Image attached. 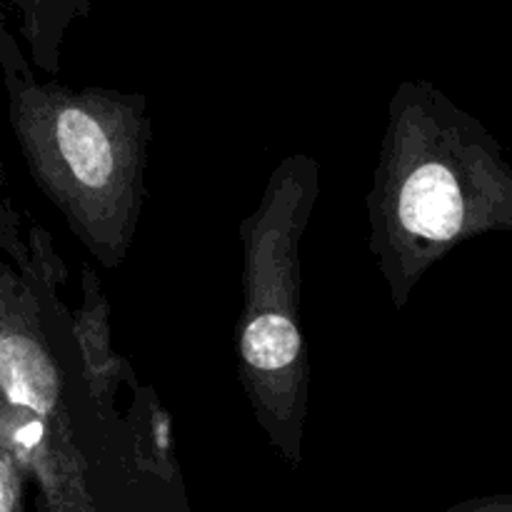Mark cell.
I'll return each instance as SVG.
<instances>
[{
    "mask_svg": "<svg viewBox=\"0 0 512 512\" xmlns=\"http://www.w3.org/2000/svg\"><path fill=\"white\" fill-rule=\"evenodd\" d=\"M0 250H3L5 255H10L15 268L23 270L30 265V250L28 243L20 238L18 220H15V215L10 213L3 203H0Z\"/></svg>",
    "mask_w": 512,
    "mask_h": 512,
    "instance_id": "8992f818",
    "label": "cell"
},
{
    "mask_svg": "<svg viewBox=\"0 0 512 512\" xmlns=\"http://www.w3.org/2000/svg\"><path fill=\"white\" fill-rule=\"evenodd\" d=\"M80 295H83L80 305L70 310L80 375L100 415L108 423L118 425V410H115L118 393L123 385H128V380L135 378V373L125 363V358L115 353L108 298H105L100 278L90 268H83V275H80Z\"/></svg>",
    "mask_w": 512,
    "mask_h": 512,
    "instance_id": "277c9868",
    "label": "cell"
},
{
    "mask_svg": "<svg viewBox=\"0 0 512 512\" xmlns=\"http://www.w3.org/2000/svg\"><path fill=\"white\" fill-rule=\"evenodd\" d=\"M3 73L8 118L30 178L90 258L105 270L120 268L143 215L153 140L148 100L38 80L13 45L3 50Z\"/></svg>",
    "mask_w": 512,
    "mask_h": 512,
    "instance_id": "7a4b0ae2",
    "label": "cell"
},
{
    "mask_svg": "<svg viewBox=\"0 0 512 512\" xmlns=\"http://www.w3.org/2000/svg\"><path fill=\"white\" fill-rule=\"evenodd\" d=\"M320 195V163L290 153L240 223L243 305L235 325V370L255 423L293 468L303 463L310 360L303 338V245Z\"/></svg>",
    "mask_w": 512,
    "mask_h": 512,
    "instance_id": "3957f363",
    "label": "cell"
},
{
    "mask_svg": "<svg viewBox=\"0 0 512 512\" xmlns=\"http://www.w3.org/2000/svg\"><path fill=\"white\" fill-rule=\"evenodd\" d=\"M23 483L25 473L0 448V512H20V505H23Z\"/></svg>",
    "mask_w": 512,
    "mask_h": 512,
    "instance_id": "5b68a950",
    "label": "cell"
},
{
    "mask_svg": "<svg viewBox=\"0 0 512 512\" xmlns=\"http://www.w3.org/2000/svg\"><path fill=\"white\" fill-rule=\"evenodd\" d=\"M45 512H48V510H45Z\"/></svg>",
    "mask_w": 512,
    "mask_h": 512,
    "instance_id": "ba28073f",
    "label": "cell"
},
{
    "mask_svg": "<svg viewBox=\"0 0 512 512\" xmlns=\"http://www.w3.org/2000/svg\"><path fill=\"white\" fill-rule=\"evenodd\" d=\"M443 512H512V493L480 495V498H470L463 500V503L450 505Z\"/></svg>",
    "mask_w": 512,
    "mask_h": 512,
    "instance_id": "52a82bcc",
    "label": "cell"
},
{
    "mask_svg": "<svg viewBox=\"0 0 512 512\" xmlns=\"http://www.w3.org/2000/svg\"><path fill=\"white\" fill-rule=\"evenodd\" d=\"M368 250L403 310L435 263L483 235H512V163L493 133L430 80L388 100L373 170Z\"/></svg>",
    "mask_w": 512,
    "mask_h": 512,
    "instance_id": "6da1fadb",
    "label": "cell"
}]
</instances>
